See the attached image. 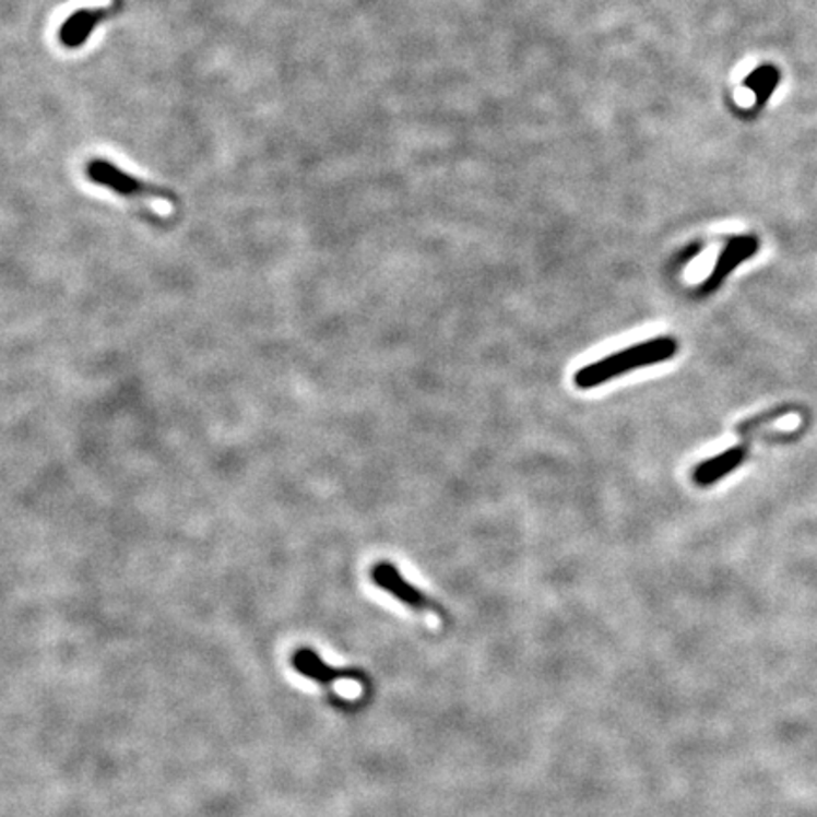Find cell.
I'll return each mask as SVG.
<instances>
[{"mask_svg":"<svg viewBox=\"0 0 817 817\" xmlns=\"http://www.w3.org/2000/svg\"><path fill=\"white\" fill-rule=\"evenodd\" d=\"M677 353V343L672 338H656L640 345L628 346L627 351L612 354L606 358L599 359L594 364L581 367L573 375L576 387L581 390H591L604 382H609L619 375L641 369V367L655 366L661 362L674 358Z\"/></svg>","mask_w":817,"mask_h":817,"instance_id":"6da1fadb","label":"cell"},{"mask_svg":"<svg viewBox=\"0 0 817 817\" xmlns=\"http://www.w3.org/2000/svg\"><path fill=\"white\" fill-rule=\"evenodd\" d=\"M85 177L90 182L116 196L126 199H163L169 203H178L177 196L167 188L144 182L141 178L129 175L126 170L118 169L113 162L106 159H93L85 163Z\"/></svg>","mask_w":817,"mask_h":817,"instance_id":"7a4b0ae2","label":"cell"},{"mask_svg":"<svg viewBox=\"0 0 817 817\" xmlns=\"http://www.w3.org/2000/svg\"><path fill=\"white\" fill-rule=\"evenodd\" d=\"M371 581L379 589L388 592L390 596L400 600L403 606H407L413 612L443 615V607L434 602L428 594H424L421 589L411 585L407 579L403 578L402 571L395 568L394 564H375L374 568H371Z\"/></svg>","mask_w":817,"mask_h":817,"instance_id":"3957f363","label":"cell"},{"mask_svg":"<svg viewBox=\"0 0 817 817\" xmlns=\"http://www.w3.org/2000/svg\"><path fill=\"white\" fill-rule=\"evenodd\" d=\"M121 8L120 0H116L110 8H84L78 10L59 27V43L67 50H78L84 46L85 40L92 36L99 23L114 17Z\"/></svg>","mask_w":817,"mask_h":817,"instance_id":"277c9868","label":"cell"},{"mask_svg":"<svg viewBox=\"0 0 817 817\" xmlns=\"http://www.w3.org/2000/svg\"><path fill=\"white\" fill-rule=\"evenodd\" d=\"M294 668L301 674V676L309 677L317 684L330 685L335 684L338 679H362L359 672H353V670H338L325 663L322 656L317 655L310 648L297 649L296 655L292 659Z\"/></svg>","mask_w":817,"mask_h":817,"instance_id":"5b68a950","label":"cell"},{"mask_svg":"<svg viewBox=\"0 0 817 817\" xmlns=\"http://www.w3.org/2000/svg\"><path fill=\"white\" fill-rule=\"evenodd\" d=\"M757 250H759V240L754 239V237H734V239L729 240L725 250L719 256L712 275L704 282V292L718 288L719 284L731 275L733 269L738 268L742 261H746Z\"/></svg>","mask_w":817,"mask_h":817,"instance_id":"8992f818","label":"cell"},{"mask_svg":"<svg viewBox=\"0 0 817 817\" xmlns=\"http://www.w3.org/2000/svg\"><path fill=\"white\" fill-rule=\"evenodd\" d=\"M746 459V449L734 447L731 451L721 452L715 459L706 460L695 470L692 479L700 486H708L736 470Z\"/></svg>","mask_w":817,"mask_h":817,"instance_id":"52a82bcc","label":"cell"}]
</instances>
